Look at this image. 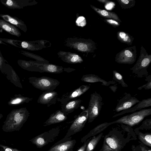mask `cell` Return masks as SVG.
Wrapping results in <instances>:
<instances>
[{
  "label": "cell",
  "instance_id": "d6a6232c",
  "mask_svg": "<svg viewBox=\"0 0 151 151\" xmlns=\"http://www.w3.org/2000/svg\"><path fill=\"white\" fill-rule=\"evenodd\" d=\"M76 23L79 26L83 27L86 24V22L85 18L83 16L79 17L77 19Z\"/></svg>",
  "mask_w": 151,
  "mask_h": 151
},
{
  "label": "cell",
  "instance_id": "603a6c76",
  "mask_svg": "<svg viewBox=\"0 0 151 151\" xmlns=\"http://www.w3.org/2000/svg\"><path fill=\"white\" fill-rule=\"evenodd\" d=\"M117 37L121 42L130 45L134 40L132 36L122 31H119L117 33Z\"/></svg>",
  "mask_w": 151,
  "mask_h": 151
},
{
  "label": "cell",
  "instance_id": "f1b7e54d",
  "mask_svg": "<svg viewBox=\"0 0 151 151\" xmlns=\"http://www.w3.org/2000/svg\"><path fill=\"white\" fill-rule=\"evenodd\" d=\"M31 142L37 147H41L46 145V142L41 135H38L30 140Z\"/></svg>",
  "mask_w": 151,
  "mask_h": 151
},
{
  "label": "cell",
  "instance_id": "ab89813d",
  "mask_svg": "<svg viewBox=\"0 0 151 151\" xmlns=\"http://www.w3.org/2000/svg\"><path fill=\"white\" fill-rule=\"evenodd\" d=\"M0 44H3L4 45H7V44H6V43H5L3 42L0 39Z\"/></svg>",
  "mask_w": 151,
  "mask_h": 151
},
{
  "label": "cell",
  "instance_id": "4fadbf2b",
  "mask_svg": "<svg viewBox=\"0 0 151 151\" xmlns=\"http://www.w3.org/2000/svg\"><path fill=\"white\" fill-rule=\"evenodd\" d=\"M151 106V98L143 99L142 101H140L134 107L122 111L121 112L115 115L112 117H116L127 113H133L137 110H140L144 108L150 106Z\"/></svg>",
  "mask_w": 151,
  "mask_h": 151
},
{
  "label": "cell",
  "instance_id": "5bb4252c",
  "mask_svg": "<svg viewBox=\"0 0 151 151\" xmlns=\"http://www.w3.org/2000/svg\"><path fill=\"white\" fill-rule=\"evenodd\" d=\"M0 17L6 21L14 25L25 32L27 30L26 25L22 20L15 17L7 14H0Z\"/></svg>",
  "mask_w": 151,
  "mask_h": 151
},
{
  "label": "cell",
  "instance_id": "2e32d148",
  "mask_svg": "<svg viewBox=\"0 0 151 151\" xmlns=\"http://www.w3.org/2000/svg\"><path fill=\"white\" fill-rule=\"evenodd\" d=\"M0 29L18 37H19L21 35L20 32L17 27L4 20L0 19Z\"/></svg>",
  "mask_w": 151,
  "mask_h": 151
},
{
  "label": "cell",
  "instance_id": "8992f818",
  "mask_svg": "<svg viewBox=\"0 0 151 151\" xmlns=\"http://www.w3.org/2000/svg\"><path fill=\"white\" fill-rule=\"evenodd\" d=\"M137 52L135 46L127 47L116 54L115 61L120 64H132L136 61Z\"/></svg>",
  "mask_w": 151,
  "mask_h": 151
},
{
  "label": "cell",
  "instance_id": "f35d334b",
  "mask_svg": "<svg viewBox=\"0 0 151 151\" xmlns=\"http://www.w3.org/2000/svg\"><path fill=\"white\" fill-rule=\"evenodd\" d=\"M22 100V99H16L12 101L11 103L13 104H17L20 102Z\"/></svg>",
  "mask_w": 151,
  "mask_h": 151
},
{
  "label": "cell",
  "instance_id": "5b68a950",
  "mask_svg": "<svg viewBox=\"0 0 151 151\" xmlns=\"http://www.w3.org/2000/svg\"><path fill=\"white\" fill-rule=\"evenodd\" d=\"M30 80L35 87L45 91H53L60 83L57 80L47 76L32 77Z\"/></svg>",
  "mask_w": 151,
  "mask_h": 151
},
{
  "label": "cell",
  "instance_id": "7402d4cb",
  "mask_svg": "<svg viewBox=\"0 0 151 151\" xmlns=\"http://www.w3.org/2000/svg\"><path fill=\"white\" fill-rule=\"evenodd\" d=\"M75 142L74 140L67 141L52 147L48 151H68L72 148Z\"/></svg>",
  "mask_w": 151,
  "mask_h": 151
},
{
  "label": "cell",
  "instance_id": "ba28073f",
  "mask_svg": "<svg viewBox=\"0 0 151 151\" xmlns=\"http://www.w3.org/2000/svg\"><path fill=\"white\" fill-rule=\"evenodd\" d=\"M88 118L87 109L83 110L73 122L68 130L73 134L81 131L84 127Z\"/></svg>",
  "mask_w": 151,
  "mask_h": 151
},
{
  "label": "cell",
  "instance_id": "ac0fdd59",
  "mask_svg": "<svg viewBox=\"0 0 151 151\" xmlns=\"http://www.w3.org/2000/svg\"><path fill=\"white\" fill-rule=\"evenodd\" d=\"M39 68L44 72L52 73H60L64 71V69L62 66L46 64L39 63Z\"/></svg>",
  "mask_w": 151,
  "mask_h": 151
},
{
  "label": "cell",
  "instance_id": "836d02e7",
  "mask_svg": "<svg viewBox=\"0 0 151 151\" xmlns=\"http://www.w3.org/2000/svg\"><path fill=\"white\" fill-rule=\"evenodd\" d=\"M0 151H22L0 144Z\"/></svg>",
  "mask_w": 151,
  "mask_h": 151
},
{
  "label": "cell",
  "instance_id": "4dcf8cb0",
  "mask_svg": "<svg viewBox=\"0 0 151 151\" xmlns=\"http://www.w3.org/2000/svg\"><path fill=\"white\" fill-rule=\"evenodd\" d=\"M139 129H148L151 128V119H146L142 122L141 125L139 127Z\"/></svg>",
  "mask_w": 151,
  "mask_h": 151
},
{
  "label": "cell",
  "instance_id": "6da1fadb",
  "mask_svg": "<svg viewBox=\"0 0 151 151\" xmlns=\"http://www.w3.org/2000/svg\"><path fill=\"white\" fill-rule=\"evenodd\" d=\"M128 142L120 132L113 130L105 136L102 147L99 151H121Z\"/></svg>",
  "mask_w": 151,
  "mask_h": 151
},
{
  "label": "cell",
  "instance_id": "52a82bcc",
  "mask_svg": "<svg viewBox=\"0 0 151 151\" xmlns=\"http://www.w3.org/2000/svg\"><path fill=\"white\" fill-rule=\"evenodd\" d=\"M90 88L89 85H82L71 91L63 94L60 97H59L58 101L60 103L61 105L64 104L80 96L87 91Z\"/></svg>",
  "mask_w": 151,
  "mask_h": 151
},
{
  "label": "cell",
  "instance_id": "8d00e7d4",
  "mask_svg": "<svg viewBox=\"0 0 151 151\" xmlns=\"http://www.w3.org/2000/svg\"><path fill=\"white\" fill-rule=\"evenodd\" d=\"M144 88L145 89H151V80L148 82L146 84L139 87L138 89L140 90L142 88Z\"/></svg>",
  "mask_w": 151,
  "mask_h": 151
},
{
  "label": "cell",
  "instance_id": "3957f363",
  "mask_svg": "<svg viewBox=\"0 0 151 151\" xmlns=\"http://www.w3.org/2000/svg\"><path fill=\"white\" fill-rule=\"evenodd\" d=\"M151 62V55L147 52L142 46L139 57L135 65L131 68L132 73L139 77H142L148 73L147 69Z\"/></svg>",
  "mask_w": 151,
  "mask_h": 151
},
{
  "label": "cell",
  "instance_id": "7c38bea8",
  "mask_svg": "<svg viewBox=\"0 0 151 151\" xmlns=\"http://www.w3.org/2000/svg\"><path fill=\"white\" fill-rule=\"evenodd\" d=\"M67 116L61 110H58L51 114L48 119L44 123L43 126H46L64 121Z\"/></svg>",
  "mask_w": 151,
  "mask_h": 151
},
{
  "label": "cell",
  "instance_id": "83f0119b",
  "mask_svg": "<svg viewBox=\"0 0 151 151\" xmlns=\"http://www.w3.org/2000/svg\"><path fill=\"white\" fill-rule=\"evenodd\" d=\"M121 7L124 9H129L134 5L135 1L134 0H116Z\"/></svg>",
  "mask_w": 151,
  "mask_h": 151
},
{
  "label": "cell",
  "instance_id": "f546056e",
  "mask_svg": "<svg viewBox=\"0 0 151 151\" xmlns=\"http://www.w3.org/2000/svg\"><path fill=\"white\" fill-rule=\"evenodd\" d=\"M113 79L124 87H127V85L124 82L122 76L116 70L113 71Z\"/></svg>",
  "mask_w": 151,
  "mask_h": 151
},
{
  "label": "cell",
  "instance_id": "8fae6325",
  "mask_svg": "<svg viewBox=\"0 0 151 151\" xmlns=\"http://www.w3.org/2000/svg\"><path fill=\"white\" fill-rule=\"evenodd\" d=\"M1 4L11 9H20L31 5L32 2L28 0H0Z\"/></svg>",
  "mask_w": 151,
  "mask_h": 151
},
{
  "label": "cell",
  "instance_id": "9c48e42d",
  "mask_svg": "<svg viewBox=\"0 0 151 151\" xmlns=\"http://www.w3.org/2000/svg\"><path fill=\"white\" fill-rule=\"evenodd\" d=\"M58 97V93L56 91H45L39 96L37 102L49 107L56 103Z\"/></svg>",
  "mask_w": 151,
  "mask_h": 151
},
{
  "label": "cell",
  "instance_id": "e0dca14e",
  "mask_svg": "<svg viewBox=\"0 0 151 151\" xmlns=\"http://www.w3.org/2000/svg\"><path fill=\"white\" fill-rule=\"evenodd\" d=\"M81 80L83 81L91 83L101 82L102 83V85L105 86H108L110 84H113L115 83L113 81L107 82L98 76L93 74L84 75L83 76Z\"/></svg>",
  "mask_w": 151,
  "mask_h": 151
},
{
  "label": "cell",
  "instance_id": "4316f807",
  "mask_svg": "<svg viewBox=\"0 0 151 151\" xmlns=\"http://www.w3.org/2000/svg\"><path fill=\"white\" fill-rule=\"evenodd\" d=\"M138 137L139 140L145 145L151 147V134L147 133H143L139 132Z\"/></svg>",
  "mask_w": 151,
  "mask_h": 151
},
{
  "label": "cell",
  "instance_id": "74e56055",
  "mask_svg": "<svg viewBox=\"0 0 151 151\" xmlns=\"http://www.w3.org/2000/svg\"><path fill=\"white\" fill-rule=\"evenodd\" d=\"M91 137L90 139H87L84 142L83 145L77 150V151H85L87 145L90 140Z\"/></svg>",
  "mask_w": 151,
  "mask_h": 151
},
{
  "label": "cell",
  "instance_id": "30bf717a",
  "mask_svg": "<svg viewBox=\"0 0 151 151\" xmlns=\"http://www.w3.org/2000/svg\"><path fill=\"white\" fill-rule=\"evenodd\" d=\"M140 101L136 97L131 96L130 94L127 93L119 100L116 106L115 111L119 112L127 109Z\"/></svg>",
  "mask_w": 151,
  "mask_h": 151
},
{
  "label": "cell",
  "instance_id": "277c9868",
  "mask_svg": "<svg viewBox=\"0 0 151 151\" xmlns=\"http://www.w3.org/2000/svg\"><path fill=\"white\" fill-rule=\"evenodd\" d=\"M102 98L99 93L95 92L91 95L88 106V121L91 123L98 116L102 106Z\"/></svg>",
  "mask_w": 151,
  "mask_h": 151
},
{
  "label": "cell",
  "instance_id": "44dd1931",
  "mask_svg": "<svg viewBox=\"0 0 151 151\" xmlns=\"http://www.w3.org/2000/svg\"><path fill=\"white\" fill-rule=\"evenodd\" d=\"M91 7L99 15L103 17L112 19L119 22H122L118 16L115 13L101 9L91 5Z\"/></svg>",
  "mask_w": 151,
  "mask_h": 151
},
{
  "label": "cell",
  "instance_id": "1f68e13d",
  "mask_svg": "<svg viewBox=\"0 0 151 151\" xmlns=\"http://www.w3.org/2000/svg\"><path fill=\"white\" fill-rule=\"evenodd\" d=\"M104 21L115 27H118L120 25L119 22L112 19H105Z\"/></svg>",
  "mask_w": 151,
  "mask_h": 151
},
{
  "label": "cell",
  "instance_id": "9a60e30c",
  "mask_svg": "<svg viewBox=\"0 0 151 151\" xmlns=\"http://www.w3.org/2000/svg\"><path fill=\"white\" fill-rule=\"evenodd\" d=\"M82 101L80 99H75L70 101L64 104L61 105L60 110L67 115L79 108L81 106Z\"/></svg>",
  "mask_w": 151,
  "mask_h": 151
},
{
  "label": "cell",
  "instance_id": "60d3db41",
  "mask_svg": "<svg viewBox=\"0 0 151 151\" xmlns=\"http://www.w3.org/2000/svg\"><path fill=\"white\" fill-rule=\"evenodd\" d=\"M3 30L1 29H0V32L1 33L3 32Z\"/></svg>",
  "mask_w": 151,
  "mask_h": 151
},
{
  "label": "cell",
  "instance_id": "7a4b0ae2",
  "mask_svg": "<svg viewBox=\"0 0 151 151\" xmlns=\"http://www.w3.org/2000/svg\"><path fill=\"white\" fill-rule=\"evenodd\" d=\"M151 114V109H143L124 116L110 123L111 124L119 123L133 127L139 124L145 118Z\"/></svg>",
  "mask_w": 151,
  "mask_h": 151
},
{
  "label": "cell",
  "instance_id": "d590c367",
  "mask_svg": "<svg viewBox=\"0 0 151 151\" xmlns=\"http://www.w3.org/2000/svg\"><path fill=\"white\" fill-rule=\"evenodd\" d=\"M105 4V8L108 10H111L112 9L115 5L114 2L107 0H106Z\"/></svg>",
  "mask_w": 151,
  "mask_h": 151
},
{
  "label": "cell",
  "instance_id": "484cf974",
  "mask_svg": "<svg viewBox=\"0 0 151 151\" xmlns=\"http://www.w3.org/2000/svg\"><path fill=\"white\" fill-rule=\"evenodd\" d=\"M62 60L65 62L71 64L81 63L83 62L82 58L76 54H69L63 57Z\"/></svg>",
  "mask_w": 151,
  "mask_h": 151
},
{
  "label": "cell",
  "instance_id": "ffe728a7",
  "mask_svg": "<svg viewBox=\"0 0 151 151\" xmlns=\"http://www.w3.org/2000/svg\"><path fill=\"white\" fill-rule=\"evenodd\" d=\"M77 47L83 52H92L96 49L95 43L91 40H86L78 43Z\"/></svg>",
  "mask_w": 151,
  "mask_h": 151
},
{
  "label": "cell",
  "instance_id": "cb8c5ba5",
  "mask_svg": "<svg viewBox=\"0 0 151 151\" xmlns=\"http://www.w3.org/2000/svg\"><path fill=\"white\" fill-rule=\"evenodd\" d=\"M103 135L101 133L96 136H93L90 140L86 146L85 151H93L94 149Z\"/></svg>",
  "mask_w": 151,
  "mask_h": 151
},
{
  "label": "cell",
  "instance_id": "d6986e66",
  "mask_svg": "<svg viewBox=\"0 0 151 151\" xmlns=\"http://www.w3.org/2000/svg\"><path fill=\"white\" fill-rule=\"evenodd\" d=\"M111 124L110 122H104L100 124L93 129L91 130L90 132L82 139L81 142H82L85 141L88 138L95 136L102 132L108 126Z\"/></svg>",
  "mask_w": 151,
  "mask_h": 151
},
{
  "label": "cell",
  "instance_id": "d4e9b609",
  "mask_svg": "<svg viewBox=\"0 0 151 151\" xmlns=\"http://www.w3.org/2000/svg\"><path fill=\"white\" fill-rule=\"evenodd\" d=\"M19 63L24 66L26 68H30L32 71L38 72L40 73L44 72L39 68L38 63L32 62L22 60H19L18 61Z\"/></svg>",
  "mask_w": 151,
  "mask_h": 151
},
{
  "label": "cell",
  "instance_id": "e575fe53",
  "mask_svg": "<svg viewBox=\"0 0 151 151\" xmlns=\"http://www.w3.org/2000/svg\"><path fill=\"white\" fill-rule=\"evenodd\" d=\"M132 151H151L150 149H147L145 146H138L135 147L133 145L132 146Z\"/></svg>",
  "mask_w": 151,
  "mask_h": 151
}]
</instances>
